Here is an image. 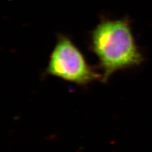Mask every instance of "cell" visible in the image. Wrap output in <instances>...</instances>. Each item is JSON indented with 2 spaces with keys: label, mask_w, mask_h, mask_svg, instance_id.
I'll return each instance as SVG.
<instances>
[{
  "label": "cell",
  "mask_w": 152,
  "mask_h": 152,
  "mask_svg": "<svg viewBox=\"0 0 152 152\" xmlns=\"http://www.w3.org/2000/svg\"><path fill=\"white\" fill-rule=\"evenodd\" d=\"M91 46L103 70L102 83L117 71L138 66L143 61L126 18L101 20L91 32Z\"/></svg>",
  "instance_id": "1"
},
{
  "label": "cell",
  "mask_w": 152,
  "mask_h": 152,
  "mask_svg": "<svg viewBox=\"0 0 152 152\" xmlns=\"http://www.w3.org/2000/svg\"><path fill=\"white\" fill-rule=\"evenodd\" d=\"M46 74L79 86L102 79V74L87 63L70 38L61 34L58 36L51 51Z\"/></svg>",
  "instance_id": "2"
}]
</instances>
